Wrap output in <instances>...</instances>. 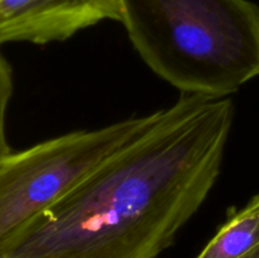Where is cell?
<instances>
[{"mask_svg":"<svg viewBox=\"0 0 259 258\" xmlns=\"http://www.w3.org/2000/svg\"><path fill=\"white\" fill-rule=\"evenodd\" d=\"M228 98L182 95L65 196L0 240V258H156L214 187Z\"/></svg>","mask_w":259,"mask_h":258,"instance_id":"1","label":"cell"},{"mask_svg":"<svg viewBox=\"0 0 259 258\" xmlns=\"http://www.w3.org/2000/svg\"><path fill=\"white\" fill-rule=\"evenodd\" d=\"M147 66L185 95L228 98L259 76V7L250 0H119Z\"/></svg>","mask_w":259,"mask_h":258,"instance_id":"2","label":"cell"},{"mask_svg":"<svg viewBox=\"0 0 259 258\" xmlns=\"http://www.w3.org/2000/svg\"><path fill=\"white\" fill-rule=\"evenodd\" d=\"M161 110L76 131L0 158V240L50 207L118 149L148 131Z\"/></svg>","mask_w":259,"mask_h":258,"instance_id":"3","label":"cell"},{"mask_svg":"<svg viewBox=\"0 0 259 258\" xmlns=\"http://www.w3.org/2000/svg\"><path fill=\"white\" fill-rule=\"evenodd\" d=\"M103 20L121 22L119 0H0V46L62 42Z\"/></svg>","mask_w":259,"mask_h":258,"instance_id":"4","label":"cell"},{"mask_svg":"<svg viewBox=\"0 0 259 258\" xmlns=\"http://www.w3.org/2000/svg\"><path fill=\"white\" fill-rule=\"evenodd\" d=\"M259 249V195L233 210L196 258H253Z\"/></svg>","mask_w":259,"mask_h":258,"instance_id":"5","label":"cell"},{"mask_svg":"<svg viewBox=\"0 0 259 258\" xmlns=\"http://www.w3.org/2000/svg\"><path fill=\"white\" fill-rule=\"evenodd\" d=\"M13 94V70L10 63L0 51V158L10 153L5 134V118L8 105Z\"/></svg>","mask_w":259,"mask_h":258,"instance_id":"6","label":"cell"},{"mask_svg":"<svg viewBox=\"0 0 259 258\" xmlns=\"http://www.w3.org/2000/svg\"><path fill=\"white\" fill-rule=\"evenodd\" d=\"M253 258H259V249L257 250V252H255V254L253 255Z\"/></svg>","mask_w":259,"mask_h":258,"instance_id":"7","label":"cell"}]
</instances>
